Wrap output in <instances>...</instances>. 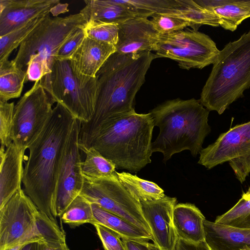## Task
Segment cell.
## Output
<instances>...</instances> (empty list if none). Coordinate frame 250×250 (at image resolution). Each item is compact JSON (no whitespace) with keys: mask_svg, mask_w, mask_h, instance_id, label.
Here are the masks:
<instances>
[{"mask_svg":"<svg viewBox=\"0 0 250 250\" xmlns=\"http://www.w3.org/2000/svg\"><path fill=\"white\" fill-rule=\"evenodd\" d=\"M76 119L57 103L42 130L28 147L29 156L24 162L23 190L39 210L56 223L59 173Z\"/></svg>","mask_w":250,"mask_h":250,"instance_id":"6da1fadb","label":"cell"},{"mask_svg":"<svg viewBox=\"0 0 250 250\" xmlns=\"http://www.w3.org/2000/svg\"><path fill=\"white\" fill-rule=\"evenodd\" d=\"M157 56L147 51L136 54L115 52L96 74L97 93L92 119L82 123L79 144L84 142L104 122L135 110L133 102L145 81L151 62Z\"/></svg>","mask_w":250,"mask_h":250,"instance_id":"7a4b0ae2","label":"cell"},{"mask_svg":"<svg viewBox=\"0 0 250 250\" xmlns=\"http://www.w3.org/2000/svg\"><path fill=\"white\" fill-rule=\"evenodd\" d=\"M151 114L135 110L103 123L80 147H92L112 162L117 168L137 172L151 162Z\"/></svg>","mask_w":250,"mask_h":250,"instance_id":"3957f363","label":"cell"},{"mask_svg":"<svg viewBox=\"0 0 250 250\" xmlns=\"http://www.w3.org/2000/svg\"><path fill=\"white\" fill-rule=\"evenodd\" d=\"M209 111L194 98L167 101L149 111L159 133L152 143V151L160 152L167 162L183 150L196 156L210 132L208 123Z\"/></svg>","mask_w":250,"mask_h":250,"instance_id":"277c9868","label":"cell"},{"mask_svg":"<svg viewBox=\"0 0 250 250\" xmlns=\"http://www.w3.org/2000/svg\"><path fill=\"white\" fill-rule=\"evenodd\" d=\"M250 87V30L220 50L199 100L221 114Z\"/></svg>","mask_w":250,"mask_h":250,"instance_id":"5b68a950","label":"cell"},{"mask_svg":"<svg viewBox=\"0 0 250 250\" xmlns=\"http://www.w3.org/2000/svg\"><path fill=\"white\" fill-rule=\"evenodd\" d=\"M87 22L81 12L64 17L47 15L22 42L12 60L19 68L26 72L25 82L40 81L50 73L61 46Z\"/></svg>","mask_w":250,"mask_h":250,"instance_id":"8992f818","label":"cell"},{"mask_svg":"<svg viewBox=\"0 0 250 250\" xmlns=\"http://www.w3.org/2000/svg\"><path fill=\"white\" fill-rule=\"evenodd\" d=\"M40 83L53 104H61L82 123L92 119L97 93L96 77L83 84L75 76L69 60H57L51 72Z\"/></svg>","mask_w":250,"mask_h":250,"instance_id":"52a82bcc","label":"cell"},{"mask_svg":"<svg viewBox=\"0 0 250 250\" xmlns=\"http://www.w3.org/2000/svg\"><path fill=\"white\" fill-rule=\"evenodd\" d=\"M153 51L158 58L174 60L187 70L213 64L220 52L208 35L193 30L159 34Z\"/></svg>","mask_w":250,"mask_h":250,"instance_id":"ba28073f","label":"cell"},{"mask_svg":"<svg viewBox=\"0 0 250 250\" xmlns=\"http://www.w3.org/2000/svg\"><path fill=\"white\" fill-rule=\"evenodd\" d=\"M80 195L91 203L99 205L151 234L143 216L140 202L121 184L116 171L109 176L98 179L83 176Z\"/></svg>","mask_w":250,"mask_h":250,"instance_id":"9c48e42d","label":"cell"},{"mask_svg":"<svg viewBox=\"0 0 250 250\" xmlns=\"http://www.w3.org/2000/svg\"><path fill=\"white\" fill-rule=\"evenodd\" d=\"M198 163L208 169L228 162L243 183L250 173V121L230 128L199 152Z\"/></svg>","mask_w":250,"mask_h":250,"instance_id":"30bf717a","label":"cell"},{"mask_svg":"<svg viewBox=\"0 0 250 250\" xmlns=\"http://www.w3.org/2000/svg\"><path fill=\"white\" fill-rule=\"evenodd\" d=\"M39 212L21 188L0 207V250L21 242L43 241L37 227Z\"/></svg>","mask_w":250,"mask_h":250,"instance_id":"8fae6325","label":"cell"},{"mask_svg":"<svg viewBox=\"0 0 250 250\" xmlns=\"http://www.w3.org/2000/svg\"><path fill=\"white\" fill-rule=\"evenodd\" d=\"M53 104L40 81L35 82L15 105L13 142L28 149L52 115Z\"/></svg>","mask_w":250,"mask_h":250,"instance_id":"7c38bea8","label":"cell"},{"mask_svg":"<svg viewBox=\"0 0 250 250\" xmlns=\"http://www.w3.org/2000/svg\"><path fill=\"white\" fill-rule=\"evenodd\" d=\"M82 122L76 119L64 150L59 173L56 212L60 217L80 195L83 184L79 137Z\"/></svg>","mask_w":250,"mask_h":250,"instance_id":"4fadbf2b","label":"cell"},{"mask_svg":"<svg viewBox=\"0 0 250 250\" xmlns=\"http://www.w3.org/2000/svg\"><path fill=\"white\" fill-rule=\"evenodd\" d=\"M175 197L165 195L162 198L140 202L143 216L159 250H173L178 239L173 220Z\"/></svg>","mask_w":250,"mask_h":250,"instance_id":"5bb4252c","label":"cell"},{"mask_svg":"<svg viewBox=\"0 0 250 250\" xmlns=\"http://www.w3.org/2000/svg\"><path fill=\"white\" fill-rule=\"evenodd\" d=\"M116 51L115 45L85 36L69 61L76 78L82 84H86L96 78L101 67Z\"/></svg>","mask_w":250,"mask_h":250,"instance_id":"9a60e30c","label":"cell"},{"mask_svg":"<svg viewBox=\"0 0 250 250\" xmlns=\"http://www.w3.org/2000/svg\"><path fill=\"white\" fill-rule=\"evenodd\" d=\"M118 25V41L116 52L136 54L153 51L159 34L147 17H136Z\"/></svg>","mask_w":250,"mask_h":250,"instance_id":"2e32d148","label":"cell"},{"mask_svg":"<svg viewBox=\"0 0 250 250\" xmlns=\"http://www.w3.org/2000/svg\"><path fill=\"white\" fill-rule=\"evenodd\" d=\"M59 0H0V36L28 21L46 15Z\"/></svg>","mask_w":250,"mask_h":250,"instance_id":"e0dca14e","label":"cell"},{"mask_svg":"<svg viewBox=\"0 0 250 250\" xmlns=\"http://www.w3.org/2000/svg\"><path fill=\"white\" fill-rule=\"evenodd\" d=\"M25 150L13 142L0 149V207L21 188Z\"/></svg>","mask_w":250,"mask_h":250,"instance_id":"ac0fdd59","label":"cell"},{"mask_svg":"<svg viewBox=\"0 0 250 250\" xmlns=\"http://www.w3.org/2000/svg\"><path fill=\"white\" fill-rule=\"evenodd\" d=\"M81 12L88 21H95L118 24L138 17H151V13L140 11L125 0H84Z\"/></svg>","mask_w":250,"mask_h":250,"instance_id":"d6986e66","label":"cell"},{"mask_svg":"<svg viewBox=\"0 0 250 250\" xmlns=\"http://www.w3.org/2000/svg\"><path fill=\"white\" fill-rule=\"evenodd\" d=\"M205 241L214 250H237L250 247V229L204 221Z\"/></svg>","mask_w":250,"mask_h":250,"instance_id":"ffe728a7","label":"cell"},{"mask_svg":"<svg viewBox=\"0 0 250 250\" xmlns=\"http://www.w3.org/2000/svg\"><path fill=\"white\" fill-rule=\"evenodd\" d=\"M173 220L179 239L193 243L205 241L204 223L206 218L194 204H176L173 209Z\"/></svg>","mask_w":250,"mask_h":250,"instance_id":"44dd1931","label":"cell"},{"mask_svg":"<svg viewBox=\"0 0 250 250\" xmlns=\"http://www.w3.org/2000/svg\"><path fill=\"white\" fill-rule=\"evenodd\" d=\"M201 7L215 14L224 29L235 31L250 17V0H194Z\"/></svg>","mask_w":250,"mask_h":250,"instance_id":"7402d4cb","label":"cell"},{"mask_svg":"<svg viewBox=\"0 0 250 250\" xmlns=\"http://www.w3.org/2000/svg\"><path fill=\"white\" fill-rule=\"evenodd\" d=\"M94 224L105 226L118 234L124 239L148 242L153 240L151 233L126 220L112 213L99 205L92 204Z\"/></svg>","mask_w":250,"mask_h":250,"instance_id":"603a6c76","label":"cell"},{"mask_svg":"<svg viewBox=\"0 0 250 250\" xmlns=\"http://www.w3.org/2000/svg\"><path fill=\"white\" fill-rule=\"evenodd\" d=\"M26 78V72L19 68L13 60L0 62V101L19 98Z\"/></svg>","mask_w":250,"mask_h":250,"instance_id":"cb8c5ba5","label":"cell"},{"mask_svg":"<svg viewBox=\"0 0 250 250\" xmlns=\"http://www.w3.org/2000/svg\"><path fill=\"white\" fill-rule=\"evenodd\" d=\"M116 174L121 184L140 202L157 200L165 196L164 190L153 182L129 172L116 171Z\"/></svg>","mask_w":250,"mask_h":250,"instance_id":"d4e9b609","label":"cell"},{"mask_svg":"<svg viewBox=\"0 0 250 250\" xmlns=\"http://www.w3.org/2000/svg\"><path fill=\"white\" fill-rule=\"evenodd\" d=\"M179 7L172 16L190 22L193 30L198 31L203 25L220 26L218 17L213 12L201 7L194 0H179Z\"/></svg>","mask_w":250,"mask_h":250,"instance_id":"484cf974","label":"cell"},{"mask_svg":"<svg viewBox=\"0 0 250 250\" xmlns=\"http://www.w3.org/2000/svg\"><path fill=\"white\" fill-rule=\"evenodd\" d=\"M85 154L82 162L83 175L98 179L109 176L116 171L115 165L92 147H80Z\"/></svg>","mask_w":250,"mask_h":250,"instance_id":"4316f807","label":"cell"},{"mask_svg":"<svg viewBox=\"0 0 250 250\" xmlns=\"http://www.w3.org/2000/svg\"><path fill=\"white\" fill-rule=\"evenodd\" d=\"M46 15L32 19L9 33L0 36V62L8 60L13 51L20 46Z\"/></svg>","mask_w":250,"mask_h":250,"instance_id":"83f0119b","label":"cell"},{"mask_svg":"<svg viewBox=\"0 0 250 250\" xmlns=\"http://www.w3.org/2000/svg\"><path fill=\"white\" fill-rule=\"evenodd\" d=\"M62 221L71 227H76L94 222L92 203L79 195L60 216Z\"/></svg>","mask_w":250,"mask_h":250,"instance_id":"f1b7e54d","label":"cell"},{"mask_svg":"<svg viewBox=\"0 0 250 250\" xmlns=\"http://www.w3.org/2000/svg\"><path fill=\"white\" fill-rule=\"evenodd\" d=\"M215 223L250 229V200L241 198L229 210L217 217Z\"/></svg>","mask_w":250,"mask_h":250,"instance_id":"f546056e","label":"cell"},{"mask_svg":"<svg viewBox=\"0 0 250 250\" xmlns=\"http://www.w3.org/2000/svg\"><path fill=\"white\" fill-rule=\"evenodd\" d=\"M84 30L86 36L93 40L115 46L118 42L119 28L117 24L89 21Z\"/></svg>","mask_w":250,"mask_h":250,"instance_id":"4dcf8cb0","label":"cell"},{"mask_svg":"<svg viewBox=\"0 0 250 250\" xmlns=\"http://www.w3.org/2000/svg\"><path fill=\"white\" fill-rule=\"evenodd\" d=\"M14 102L0 101V148L6 149L13 143Z\"/></svg>","mask_w":250,"mask_h":250,"instance_id":"1f68e13d","label":"cell"},{"mask_svg":"<svg viewBox=\"0 0 250 250\" xmlns=\"http://www.w3.org/2000/svg\"><path fill=\"white\" fill-rule=\"evenodd\" d=\"M151 17L150 21L153 27L160 35L183 30L188 26L192 27L189 21L168 14H154Z\"/></svg>","mask_w":250,"mask_h":250,"instance_id":"d6a6232c","label":"cell"},{"mask_svg":"<svg viewBox=\"0 0 250 250\" xmlns=\"http://www.w3.org/2000/svg\"><path fill=\"white\" fill-rule=\"evenodd\" d=\"M136 9L154 14L173 15L179 6L178 0H125Z\"/></svg>","mask_w":250,"mask_h":250,"instance_id":"836d02e7","label":"cell"},{"mask_svg":"<svg viewBox=\"0 0 250 250\" xmlns=\"http://www.w3.org/2000/svg\"><path fill=\"white\" fill-rule=\"evenodd\" d=\"M97 234L105 250H125L120 235L110 229L99 224H94Z\"/></svg>","mask_w":250,"mask_h":250,"instance_id":"e575fe53","label":"cell"},{"mask_svg":"<svg viewBox=\"0 0 250 250\" xmlns=\"http://www.w3.org/2000/svg\"><path fill=\"white\" fill-rule=\"evenodd\" d=\"M84 27L77 29L63 43L58 52L56 60H69L73 53L86 36Z\"/></svg>","mask_w":250,"mask_h":250,"instance_id":"d590c367","label":"cell"},{"mask_svg":"<svg viewBox=\"0 0 250 250\" xmlns=\"http://www.w3.org/2000/svg\"><path fill=\"white\" fill-rule=\"evenodd\" d=\"M173 250H214L206 241L198 243L178 239Z\"/></svg>","mask_w":250,"mask_h":250,"instance_id":"8d00e7d4","label":"cell"},{"mask_svg":"<svg viewBox=\"0 0 250 250\" xmlns=\"http://www.w3.org/2000/svg\"><path fill=\"white\" fill-rule=\"evenodd\" d=\"M38 250H70L66 241L39 242Z\"/></svg>","mask_w":250,"mask_h":250,"instance_id":"74e56055","label":"cell"},{"mask_svg":"<svg viewBox=\"0 0 250 250\" xmlns=\"http://www.w3.org/2000/svg\"><path fill=\"white\" fill-rule=\"evenodd\" d=\"M122 240L125 250H150L148 242L124 239Z\"/></svg>","mask_w":250,"mask_h":250,"instance_id":"f35d334b","label":"cell"},{"mask_svg":"<svg viewBox=\"0 0 250 250\" xmlns=\"http://www.w3.org/2000/svg\"><path fill=\"white\" fill-rule=\"evenodd\" d=\"M68 4H62L60 2L56 5L51 10V13L55 17L60 14L63 13L67 11Z\"/></svg>","mask_w":250,"mask_h":250,"instance_id":"ab89813d","label":"cell"},{"mask_svg":"<svg viewBox=\"0 0 250 250\" xmlns=\"http://www.w3.org/2000/svg\"><path fill=\"white\" fill-rule=\"evenodd\" d=\"M39 242H31L24 245L20 250H38Z\"/></svg>","mask_w":250,"mask_h":250,"instance_id":"60d3db41","label":"cell"},{"mask_svg":"<svg viewBox=\"0 0 250 250\" xmlns=\"http://www.w3.org/2000/svg\"><path fill=\"white\" fill-rule=\"evenodd\" d=\"M29 242H24L20 243L17 244L15 245H13L11 247L6 248L3 250H20L24 245H25L28 243H29Z\"/></svg>","mask_w":250,"mask_h":250,"instance_id":"b9f144b4","label":"cell"},{"mask_svg":"<svg viewBox=\"0 0 250 250\" xmlns=\"http://www.w3.org/2000/svg\"><path fill=\"white\" fill-rule=\"evenodd\" d=\"M241 198L247 200H250V187L246 192L243 193Z\"/></svg>","mask_w":250,"mask_h":250,"instance_id":"7bdbcfd3","label":"cell"},{"mask_svg":"<svg viewBox=\"0 0 250 250\" xmlns=\"http://www.w3.org/2000/svg\"><path fill=\"white\" fill-rule=\"evenodd\" d=\"M150 250H159L158 248L154 244L149 243Z\"/></svg>","mask_w":250,"mask_h":250,"instance_id":"ee69618b","label":"cell"},{"mask_svg":"<svg viewBox=\"0 0 250 250\" xmlns=\"http://www.w3.org/2000/svg\"><path fill=\"white\" fill-rule=\"evenodd\" d=\"M237 250H250V247L249 246H245Z\"/></svg>","mask_w":250,"mask_h":250,"instance_id":"f6af8a7d","label":"cell"}]
</instances>
